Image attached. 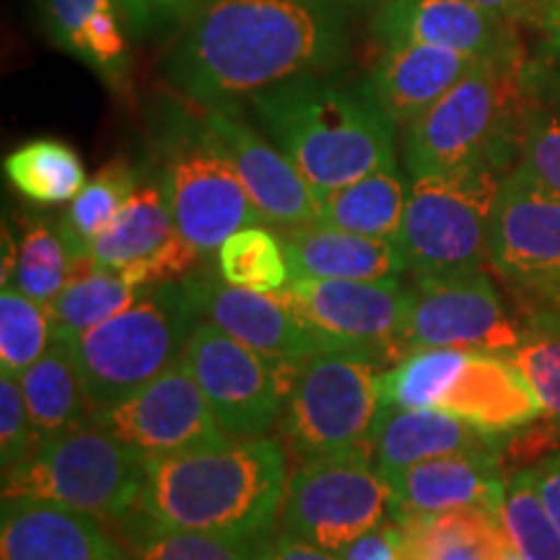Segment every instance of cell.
Wrapping results in <instances>:
<instances>
[{
	"instance_id": "1",
	"label": "cell",
	"mask_w": 560,
	"mask_h": 560,
	"mask_svg": "<svg viewBox=\"0 0 560 560\" xmlns=\"http://www.w3.org/2000/svg\"><path fill=\"white\" fill-rule=\"evenodd\" d=\"M348 50L340 0H208L166 55L164 73L195 107L236 109L278 83L340 70Z\"/></svg>"
},
{
	"instance_id": "2",
	"label": "cell",
	"mask_w": 560,
	"mask_h": 560,
	"mask_svg": "<svg viewBox=\"0 0 560 560\" xmlns=\"http://www.w3.org/2000/svg\"><path fill=\"white\" fill-rule=\"evenodd\" d=\"M289 470L276 439L252 436L145 459L132 514L170 529L257 540L283 506Z\"/></svg>"
},
{
	"instance_id": "3",
	"label": "cell",
	"mask_w": 560,
	"mask_h": 560,
	"mask_svg": "<svg viewBox=\"0 0 560 560\" xmlns=\"http://www.w3.org/2000/svg\"><path fill=\"white\" fill-rule=\"evenodd\" d=\"M272 143L322 195L397 164V125L371 79L340 70L299 75L249 100Z\"/></svg>"
},
{
	"instance_id": "4",
	"label": "cell",
	"mask_w": 560,
	"mask_h": 560,
	"mask_svg": "<svg viewBox=\"0 0 560 560\" xmlns=\"http://www.w3.org/2000/svg\"><path fill=\"white\" fill-rule=\"evenodd\" d=\"M527 66V60H482L410 122L405 128L408 177L514 170L532 109Z\"/></svg>"
},
{
	"instance_id": "5",
	"label": "cell",
	"mask_w": 560,
	"mask_h": 560,
	"mask_svg": "<svg viewBox=\"0 0 560 560\" xmlns=\"http://www.w3.org/2000/svg\"><path fill=\"white\" fill-rule=\"evenodd\" d=\"M151 170L179 234L200 255L219 252L234 231L265 223L206 115L187 104L166 100L153 107Z\"/></svg>"
},
{
	"instance_id": "6",
	"label": "cell",
	"mask_w": 560,
	"mask_h": 560,
	"mask_svg": "<svg viewBox=\"0 0 560 560\" xmlns=\"http://www.w3.org/2000/svg\"><path fill=\"white\" fill-rule=\"evenodd\" d=\"M200 310L185 280L145 285L128 310L73 342L89 410L107 408L182 361Z\"/></svg>"
},
{
	"instance_id": "7",
	"label": "cell",
	"mask_w": 560,
	"mask_h": 560,
	"mask_svg": "<svg viewBox=\"0 0 560 560\" xmlns=\"http://www.w3.org/2000/svg\"><path fill=\"white\" fill-rule=\"evenodd\" d=\"M145 457L102 425H75L39 441L21 465L3 472V499H39L122 522L136 511Z\"/></svg>"
},
{
	"instance_id": "8",
	"label": "cell",
	"mask_w": 560,
	"mask_h": 560,
	"mask_svg": "<svg viewBox=\"0 0 560 560\" xmlns=\"http://www.w3.org/2000/svg\"><path fill=\"white\" fill-rule=\"evenodd\" d=\"M490 270L532 332H560V195L522 166L499 187L490 221Z\"/></svg>"
},
{
	"instance_id": "9",
	"label": "cell",
	"mask_w": 560,
	"mask_h": 560,
	"mask_svg": "<svg viewBox=\"0 0 560 560\" xmlns=\"http://www.w3.org/2000/svg\"><path fill=\"white\" fill-rule=\"evenodd\" d=\"M506 174L472 170L410 179L397 234L412 276H459L490 268V221Z\"/></svg>"
},
{
	"instance_id": "10",
	"label": "cell",
	"mask_w": 560,
	"mask_h": 560,
	"mask_svg": "<svg viewBox=\"0 0 560 560\" xmlns=\"http://www.w3.org/2000/svg\"><path fill=\"white\" fill-rule=\"evenodd\" d=\"M376 359L332 350L301 361L285 400L280 429L304 462L342 454H371L382 412Z\"/></svg>"
},
{
	"instance_id": "11",
	"label": "cell",
	"mask_w": 560,
	"mask_h": 560,
	"mask_svg": "<svg viewBox=\"0 0 560 560\" xmlns=\"http://www.w3.org/2000/svg\"><path fill=\"white\" fill-rule=\"evenodd\" d=\"M392 514V488L371 454L310 459L285 486L280 524L319 548L342 552Z\"/></svg>"
},
{
	"instance_id": "12",
	"label": "cell",
	"mask_w": 560,
	"mask_h": 560,
	"mask_svg": "<svg viewBox=\"0 0 560 560\" xmlns=\"http://www.w3.org/2000/svg\"><path fill=\"white\" fill-rule=\"evenodd\" d=\"M182 363L206 392L210 410L229 436H265L283 418L301 361L270 359L202 319Z\"/></svg>"
},
{
	"instance_id": "13",
	"label": "cell",
	"mask_w": 560,
	"mask_h": 560,
	"mask_svg": "<svg viewBox=\"0 0 560 560\" xmlns=\"http://www.w3.org/2000/svg\"><path fill=\"white\" fill-rule=\"evenodd\" d=\"M280 296L350 353L376 361L405 359L402 335L410 314V291L400 278H296Z\"/></svg>"
},
{
	"instance_id": "14",
	"label": "cell",
	"mask_w": 560,
	"mask_h": 560,
	"mask_svg": "<svg viewBox=\"0 0 560 560\" xmlns=\"http://www.w3.org/2000/svg\"><path fill=\"white\" fill-rule=\"evenodd\" d=\"M408 291L405 355L420 348L511 353L524 340V332L503 310V301L486 270L459 276H412Z\"/></svg>"
},
{
	"instance_id": "15",
	"label": "cell",
	"mask_w": 560,
	"mask_h": 560,
	"mask_svg": "<svg viewBox=\"0 0 560 560\" xmlns=\"http://www.w3.org/2000/svg\"><path fill=\"white\" fill-rule=\"evenodd\" d=\"M89 418L145 459L202 450L231 439L210 410L206 392L182 361L120 402L91 410Z\"/></svg>"
},
{
	"instance_id": "16",
	"label": "cell",
	"mask_w": 560,
	"mask_h": 560,
	"mask_svg": "<svg viewBox=\"0 0 560 560\" xmlns=\"http://www.w3.org/2000/svg\"><path fill=\"white\" fill-rule=\"evenodd\" d=\"M89 257L102 268L120 270L138 289L192 276L200 252L179 234L153 170L140 182L120 213L91 242Z\"/></svg>"
},
{
	"instance_id": "17",
	"label": "cell",
	"mask_w": 560,
	"mask_h": 560,
	"mask_svg": "<svg viewBox=\"0 0 560 560\" xmlns=\"http://www.w3.org/2000/svg\"><path fill=\"white\" fill-rule=\"evenodd\" d=\"M202 317L257 353L283 361L346 350L310 325L280 293H257L231 285L221 276L185 278Z\"/></svg>"
},
{
	"instance_id": "18",
	"label": "cell",
	"mask_w": 560,
	"mask_h": 560,
	"mask_svg": "<svg viewBox=\"0 0 560 560\" xmlns=\"http://www.w3.org/2000/svg\"><path fill=\"white\" fill-rule=\"evenodd\" d=\"M374 37L389 45H439L478 60H524L516 24L470 0H392L374 13Z\"/></svg>"
},
{
	"instance_id": "19",
	"label": "cell",
	"mask_w": 560,
	"mask_h": 560,
	"mask_svg": "<svg viewBox=\"0 0 560 560\" xmlns=\"http://www.w3.org/2000/svg\"><path fill=\"white\" fill-rule=\"evenodd\" d=\"M268 226L293 229L319 221V198L291 159L262 138L236 109H202Z\"/></svg>"
},
{
	"instance_id": "20",
	"label": "cell",
	"mask_w": 560,
	"mask_h": 560,
	"mask_svg": "<svg viewBox=\"0 0 560 560\" xmlns=\"http://www.w3.org/2000/svg\"><path fill=\"white\" fill-rule=\"evenodd\" d=\"M384 475L392 488V520L395 522L457 509L501 514L503 493H506L495 452L450 454V457L425 459Z\"/></svg>"
},
{
	"instance_id": "21",
	"label": "cell",
	"mask_w": 560,
	"mask_h": 560,
	"mask_svg": "<svg viewBox=\"0 0 560 560\" xmlns=\"http://www.w3.org/2000/svg\"><path fill=\"white\" fill-rule=\"evenodd\" d=\"M0 560H128L104 522L39 499H3Z\"/></svg>"
},
{
	"instance_id": "22",
	"label": "cell",
	"mask_w": 560,
	"mask_h": 560,
	"mask_svg": "<svg viewBox=\"0 0 560 560\" xmlns=\"http://www.w3.org/2000/svg\"><path fill=\"white\" fill-rule=\"evenodd\" d=\"M42 21L62 52L73 55L115 94L130 89L132 30L122 0H39Z\"/></svg>"
},
{
	"instance_id": "23",
	"label": "cell",
	"mask_w": 560,
	"mask_h": 560,
	"mask_svg": "<svg viewBox=\"0 0 560 560\" xmlns=\"http://www.w3.org/2000/svg\"><path fill=\"white\" fill-rule=\"evenodd\" d=\"M472 55L439 45H389L371 68V86L397 128H408L478 66Z\"/></svg>"
},
{
	"instance_id": "24",
	"label": "cell",
	"mask_w": 560,
	"mask_h": 560,
	"mask_svg": "<svg viewBox=\"0 0 560 560\" xmlns=\"http://www.w3.org/2000/svg\"><path fill=\"white\" fill-rule=\"evenodd\" d=\"M439 408L493 436L542 418L540 402L516 363L506 353L488 350H470Z\"/></svg>"
},
{
	"instance_id": "25",
	"label": "cell",
	"mask_w": 560,
	"mask_h": 560,
	"mask_svg": "<svg viewBox=\"0 0 560 560\" xmlns=\"http://www.w3.org/2000/svg\"><path fill=\"white\" fill-rule=\"evenodd\" d=\"M283 244L293 280H384L408 272L397 242L353 234L322 221L285 229Z\"/></svg>"
},
{
	"instance_id": "26",
	"label": "cell",
	"mask_w": 560,
	"mask_h": 560,
	"mask_svg": "<svg viewBox=\"0 0 560 560\" xmlns=\"http://www.w3.org/2000/svg\"><path fill=\"white\" fill-rule=\"evenodd\" d=\"M467 452H495L493 433L475 429L444 408L382 410L371 439V459L382 472Z\"/></svg>"
},
{
	"instance_id": "27",
	"label": "cell",
	"mask_w": 560,
	"mask_h": 560,
	"mask_svg": "<svg viewBox=\"0 0 560 560\" xmlns=\"http://www.w3.org/2000/svg\"><path fill=\"white\" fill-rule=\"evenodd\" d=\"M397 524L405 535L400 560H506L501 514L457 509Z\"/></svg>"
},
{
	"instance_id": "28",
	"label": "cell",
	"mask_w": 560,
	"mask_h": 560,
	"mask_svg": "<svg viewBox=\"0 0 560 560\" xmlns=\"http://www.w3.org/2000/svg\"><path fill=\"white\" fill-rule=\"evenodd\" d=\"M410 179L397 164L366 174L346 187L322 195L319 221L330 226L397 242L405 206H408Z\"/></svg>"
},
{
	"instance_id": "29",
	"label": "cell",
	"mask_w": 560,
	"mask_h": 560,
	"mask_svg": "<svg viewBox=\"0 0 560 560\" xmlns=\"http://www.w3.org/2000/svg\"><path fill=\"white\" fill-rule=\"evenodd\" d=\"M140 291L120 270L102 268L91 257L73 260L68 283L47 306L52 342L73 346L91 327L128 310Z\"/></svg>"
},
{
	"instance_id": "30",
	"label": "cell",
	"mask_w": 560,
	"mask_h": 560,
	"mask_svg": "<svg viewBox=\"0 0 560 560\" xmlns=\"http://www.w3.org/2000/svg\"><path fill=\"white\" fill-rule=\"evenodd\" d=\"M19 382L37 444L75 429L83 423V418L91 416L79 366H75L70 348L62 342H52L45 355L19 376Z\"/></svg>"
},
{
	"instance_id": "31",
	"label": "cell",
	"mask_w": 560,
	"mask_h": 560,
	"mask_svg": "<svg viewBox=\"0 0 560 560\" xmlns=\"http://www.w3.org/2000/svg\"><path fill=\"white\" fill-rule=\"evenodd\" d=\"M3 174L16 192L39 206L68 202L86 187L81 156L58 138H37L3 159Z\"/></svg>"
},
{
	"instance_id": "32",
	"label": "cell",
	"mask_w": 560,
	"mask_h": 560,
	"mask_svg": "<svg viewBox=\"0 0 560 560\" xmlns=\"http://www.w3.org/2000/svg\"><path fill=\"white\" fill-rule=\"evenodd\" d=\"M268 537L236 540L206 532L170 529L130 514L122 520V548L128 560H262Z\"/></svg>"
},
{
	"instance_id": "33",
	"label": "cell",
	"mask_w": 560,
	"mask_h": 560,
	"mask_svg": "<svg viewBox=\"0 0 560 560\" xmlns=\"http://www.w3.org/2000/svg\"><path fill=\"white\" fill-rule=\"evenodd\" d=\"M140 182V172L130 166L128 161L117 159L102 166V172L94 179L86 182V187L70 200V206L58 223L62 242H66L70 262L89 257V247L112 219L120 213L130 195L136 192Z\"/></svg>"
},
{
	"instance_id": "34",
	"label": "cell",
	"mask_w": 560,
	"mask_h": 560,
	"mask_svg": "<svg viewBox=\"0 0 560 560\" xmlns=\"http://www.w3.org/2000/svg\"><path fill=\"white\" fill-rule=\"evenodd\" d=\"M470 350L459 348H420L400 359L392 371L380 374L382 410L439 408L450 392Z\"/></svg>"
},
{
	"instance_id": "35",
	"label": "cell",
	"mask_w": 560,
	"mask_h": 560,
	"mask_svg": "<svg viewBox=\"0 0 560 560\" xmlns=\"http://www.w3.org/2000/svg\"><path fill=\"white\" fill-rule=\"evenodd\" d=\"M215 270L226 283L257 293H280L293 280L283 236L268 223L234 231L219 247Z\"/></svg>"
},
{
	"instance_id": "36",
	"label": "cell",
	"mask_w": 560,
	"mask_h": 560,
	"mask_svg": "<svg viewBox=\"0 0 560 560\" xmlns=\"http://www.w3.org/2000/svg\"><path fill=\"white\" fill-rule=\"evenodd\" d=\"M50 346L52 330L47 306L24 296L13 285H3V293H0V369L3 374L21 376Z\"/></svg>"
},
{
	"instance_id": "37",
	"label": "cell",
	"mask_w": 560,
	"mask_h": 560,
	"mask_svg": "<svg viewBox=\"0 0 560 560\" xmlns=\"http://www.w3.org/2000/svg\"><path fill=\"white\" fill-rule=\"evenodd\" d=\"M501 524L511 548L524 560H560V532L532 486L527 470L516 472L506 482Z\"/></svg>"
},
{
	"instance_id": "38",
	"label": "cell",
	"mask_w": 560,
	"mask_h": 560,
	"mask_svg": "<svg viewBox=\"0 0 560 560\" xmlns=\"http://www.w3.org/2000/svg\"><path fill=\"white\" fill-rule=\"evenodd\" d=\"M70 278V255L60 229L47 221H32L19 244L11 285L24 296L50 306Z\"/></svg>"
},
{
	"instance_id": "39",
	"label": "cell",
	"mask_w": 560,
	"mask_h": 560,
	"mask_svg": "<svg viewBox=\"0 0 560 560\" xmlns=\"http://www.w3.org/2000/svg\"><path fill=\"white\" fill-rule=\"evenodd\" d=\"M529 382L542 418L560 423V332H529L506 353Z\"/></svg>"
},
{
	"instance_id": "40",
	"label": "cell",
	"mask_w": 560,
	"mask_h": 560,
	"mask_svg": "<svg viewBox=\"0 0 560 560\" xmlns=\"http://www.w3.org/2000/svg\"><path fill=\"white\" fill-rule=\"evenodd\" d=\"M516 166L560 195V112L532 104Z\"/></svg>"
},
{
	"instance_id": "41",
	"label": "cell",
	"mask_w": 560,
	"mask_h": 560,
	"mask_svg": "<svg viewBox=\"0 0 560 560\" xmlns=\"http://www.w3.org/2000/svg\"><path fill=\"white\" fill-rule=\"evenodd\" d=\"M37 446L19 376H0V459L3 472L24 462Z\"/></svg>"
},
{
	"instance_id": "42",
	"label": "cell",
	"mask_w": 560,
	"mask_h": 560,
	"mask_svg": "<svg viewBox=\"0 0 560 560\" xmlns=\"http://www.w3.org/2000/svg\"><path fill=\"white\" fill-rule=\"evenodd\" d=\"M208 0H122L132 37L156 34L190 21Z\"/></svg>"
},
{
	"instance_id": "43",
	"label": "cell",
	"mask_w": 560,
	"mask_h": 560,
	"mask_svg": "<svg viewBox=\"0 0 560 560\" xmlns=\"http://www.w3.org/2000/svg\"><path fill=\"white\" fill-rule=\"evenodd\" d=\"M402 527L395 520L376 524L374 529L355 537L346 550L340 552L342 560H400L402 552Z\"/></svg>"
},
{
	"instance_id": "44",
	"label": "cell",
	"mask_w": 560,
	"mask_h": 560,
	"mask_svg": "<svg viewBox=\"0 0 560 560\" xmlns=\"http://www.w3.org/2000/svg\"><path fill=\"white\" fill-rule=\"evenodd\" d=\"M262 560H342L340 552L319 548L304 537L291 535V532H280L265 545Z\"/></svg>"
},
{
	"instance_id": "45",
	"label": "cell",
	"mask_w": 560,
	"mask_h": 560,
	"mask_svg": "<svg viewBox=\"0 0 560 560\" xmlns=\"http://www.w3.org/2000/svg\"><path fill=\"white\" fill-rule=\"evenodd\" d=\"M532 30L540 34V58L537 62H552L560 58V0H537Z\"/></svg>"
},
{
	"instance_id": "46",
	"label": "cell",
	"mask_w": 560,
	"mask_h": 560,
	"mask_svg": "<svg viewBox=\"0 0 560 560\" xmlns=\"http://www.w3.org/2000/svg\"><path fill=\"white\" fill-rule=\"evenodd\" d=\"M527 475L537 490V495L542 499L545 509H548L550 520L556 522L560 532V452L540 462V465L529 467Z\"/></svg>"
},
{
	"instance_id": "47",
	"label": "cell",
	"mask_w": 560,
	"mask_h": 560,
	"mask_svg": "<svg viewBox=\"0 0 560 560\" xmlns=\"http://www.w3.org/2000/svg\"><path fill=\"white\" fill-rule=\"evenodd\" d=\"M527 81L532 96H542L548 100L550 109L560 112V68L556 70L550 62H529Z\"/></svg>"
},
{
	"instance_id": "48",
	"label": "cell",
	"mask_w": 560,
	"mask_h": 560,
	"mask_svg": "<svg viewBox=\"0 0 560 560\" xmlns=\"http://www.w3.org/2000/svg\"><path fill=\"white\" fill-rule=\"evenodd\" d=\"M470 3L480 5V9L495 13L499 19H506L516 26H532V19H535L537 11V0H470Z\"/></svg>"
},
{
	"instance_id": "49",
	"label": "cell",
	"mask_w": 560,
	"mask_h": 560,
	"mask_svg": "<svg viewBox=\"0 0 560 560\" xmlns=\"http://www.w3.org/2000/svg\"><path fill=\"white\" fill-rule=\"evenodd\" d=\"M342 5H346L348 11H371V13H376V11H382L384 5H389L392 0H340Z\"/></svg>"
},
{
	"instance_id": "50",
	"label": "cell",
	"mask_w": 560,
	"mask_h": 560,
	"mask_svg": "<svg viewBox=\"0 0 560 560\" xmlns=\"http://www.w3.org/2000/svg\"><path fill=\"white\" fill-rule=\"evenodd\" d=\"M506 560H524V558L520 556V552L511 548V542H509V548H506Z\"/></svg>"
}]
</instances>
